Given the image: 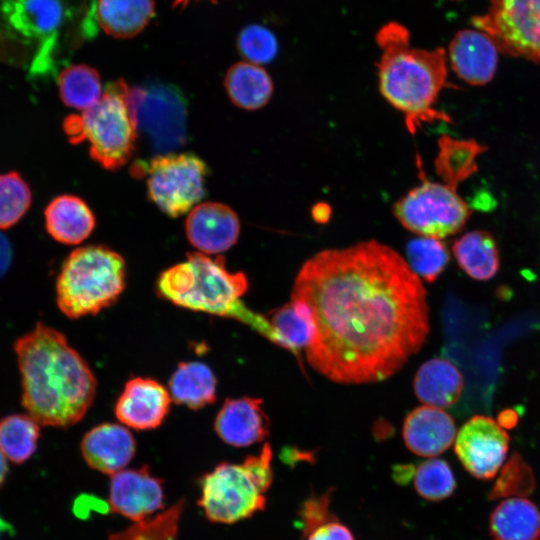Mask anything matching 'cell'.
Segmentation results:
<instances>
[{
	"instance_id": "cell-1",
	"label": "cell",
	"mask_w": 540,
	"mask_h": 540,
	"mask_svg": "<svg viewBox=\"0 0 540 540\" xmlns=\"http://www.w3.org/2000/svg\"><path fill=\"white\" fill-rule=\"evenodd\" d=\"M426 294L407 261L376 240L314 254L291 292L313 322L309 365L339 384L391 377L427 338Z\"/></svg>"
},
{
	"instance_id": "cell-2",
	"label": "cell",
	"mask_w": 540,
	"mask_h": 540,
	"mask_svg": "<svg viewBox=\"0 0 540 540\" xmlns=\"http://www.w3.org/2000/svg\"><path fill=\"white\" fill-rule=\"evenodd\" d=\"M21 376V403L39 424L67 428L91 407L97 379L88 363L57 329L38 322L14 342Z\"/></svg>"
},
{
	"instance_id": "cell-3",
	"label": "cell",
	"mask_w": 540,
	"mask_h": 540,
	"mask_svg": "<svg viewBox=\"0 0 540 540\" xmlns=\"http://www.w3.org/2000/svg\"><path fill=\"white\" fill-rule=\"evenodd\" d=\"M409 40L408 30L396 22L384 25L376 35L382 51L378 63L380 93L404 114L408 130L414 133L423 122H450V118L434 109L447 79L445 50L412 48Z\"/></svg>"
},
{
	"instance_id": "cell-4",
	"label": "cell",
	"mask_w": 540,
	"mask_h": 540,
	"mask_svg": "<svg viewBox=\"0 0 540 540\" xmlns=\"http://www.w3.org/2000/svg\"><path fill=\"white\" fill-rule=\"evenodd\" d=\"M248 289L243 272H231L224 257L192 252L186 260L164 270L156 281L157 295L178 307L237 320L269 341L276 333L269 319L241 300Z\"/></svg>"
},
{
	"instance_id": "cell-5",
	"label": "cell",
	"mask_w": 540,
	"mask_h": 540,
	"mask_svg": "<svg viewBox=\"0 0 540 540\" xmlns=\"http://www.w3.org/2000/svg\"><path fill=\"white\" fill-rule=\"evenodd\" d=\"M124 258L103 245L83 246L65 259L56 280V302L71 319L96 315L125 289Z\"/></svg>"
},
{
	"instance_id": "cell-6",
	"label": "cell",
	"mask_w": 540,
	"mask_h": 540,
	"mask_svg": "<svg viewBox=\"0 0 540 540\" xmlns=\"http://www.w3.org/2000/svg\"><path fill=\"white\" fill-rule=\"evenodd\" d=\"M128 89L122 79L109 83L97 103L63 122L68 140L87 141L91 158L107 170L126 164L136 148L138 133L127 104Z\"/></svg>"
},
{
	"instance_id": "cell-7",
	"label": "cell",
	"mask_w": 540,
	"mask_h": 540,
	"mask_svg": "<svg viewBox=\"0 0 540 540\" xmlns=\"http://www.w3.org/2000/svg\"><path fill=\"white\" fill-rule=\"evenodd\" d=\"M127 104L137 133L157 155L174 153L187 141V100L172 84L154 82L129 87Z\"/></svg>"
},
{
	"instance_id": "cell-8",
	"label": "cell",
	"mask_w": 540,
	"mask_h": 540,
	"mask_svg": "<svg viewBox=\"0 0 540 540\" xmlns=\"http://www.w3.org/2000/svg\"><path fill=\"white\" fill-rule=\"evenodd\" d=\"M142 172L147 174L150 200L169 217L190 212L206 194L209 168L193 153L156 155Z\"/></svg>"
},
{
	"instance_id": "cell-9",
	"label": "cell",
	"mask_w": 540,
	"mask_h": 540,
	"mask_svg": "<svg viewBox=\"0 0 540 540\" xmlns=\"http://www.w3.org/2000/svg\"><path fill=\"white\" fill-rule=\"evenodd\" d=\"M397 220L412 233L437 239L457 233L470 211L456 188L423 180L393 206Z\"/></svg>"
},
{
	"instance_id": "cell-10",
	"label": "cell",
	"mask_w": 540,
	"mask_h": 540,
	"mask_svg": "<svg viewBox=\"0 0 540 540\" xmlns=\"http://www.w3.org/2000/svg\"><path fill=\"white\" fill-rule=\"evenodd\" d=\"M198 506L212 523L233 524L252 517L266 506L262 494L242 464L221 462L200 481Z\"/></svg>"
},
{
	"instance_id": "cell-11",
	"label": "cell",
	"mask_w": 540,
	"mask_h": 540,
	"mask_svg": "<svg viewBox=\"0 0 540 540\" xmlns=\"http://www.w3.org/2000/svg\"><path fill=\"white\" fill-rule=\"evenodd\" d=\"M471 23L498 51L540 63V0H489L486 13Z\"/></svg>"
},
{
	"instance_id": "cell-12",
	"label": "cell",
	"mask_w": 540,
	"mask_h": 540,
	"mask_svg": "<svg viewBox=\"0 0 540 540\" xmlns=\"http://www.w3.org/2000/svg\"><path fill=\"white\" fill-rule=\"evenodd\" d=\"M67 17L64 0H0L4 26L23 39L39 43L33 64L38 72L51 69L57 39Z\"/></svg>"
},
{
	"instance_id": "cell-13",
	"label": "cell",
	"mask_w": 540,
	"mask_h": 540,
	"mask_svg": "<svg viewBox=\"0 0 540 540\" xmlns=\"http://www.w3.org/2000/svg\"><path fill=\"white\" fill-rule=\"evenodd\" d=\"M455 453L463 467L478 479H491L506 459L509 436L493 419L476 415L459 430Z\"/></svg>"
},
{
	"instance_id": "cell-14",
	"label": "cell",
	"mask_w": 540,
	"mask_h": 540,
	"mask_svg": "<svg viewBox=\"0 0 540 540\" xmlns=\"http://www.w3.org/2000/svg\"><path fill=\"white\" fill-rule=\"evenodd\" d=\"M163 480L148 466L123 469L111 475L108 504L110 511L133 522L144 520L164 509Z\"/></svg>"
},
{
	"instance_id": "cell-15",
	"label": "cell",
	"mask_w": 540,
	"mask_h": 540,
	"mask_svg": "<svg viewBox=\"0 0 540 540\" xmlns=\"http://www.w3.org/2000/svg\"><path fill=\"white\" fill-rule=\"evenodd\" d=\"M185 233L198 252L219 254L237 243L240 222L231 207L219 202H204L189 212L185 221Z\"/></svg>"
},
{
	"instance_id": "cell-16",
	"label": "cell",
	"mask_w": 540,
	"mask_h": 540,
	"mask_svg": "<svg viewBox=\"0 0 540 540\" xmlns=\"http://www.w3.org/2000/svg\"><path fill=\"white\" fill-rule=\"evenodd\" d=\"M170 405V393L162 384L151 378L135 377L126 382L114 412L126 427L151 430L162 424Z\"/></svg>"
},
{
	"instance_id": "cell-17",
	"label": "cell",
	"mask_w": 540,
	"mask_h": 540,
	"mask_svg": "<svg viewBox=\"0 0 540 540\" xmlns=\"http://www.w3.org/2000/svg\"><path fill=\"white\" fill-rule=\"evenodd\" d=\"M80 450L86 464L98 472L113 475L132 460L136 441L126 426L102 423L82 438Z\"/></svg>"
},
{
	"instance_id": "cell-18",
	"label": "cell",
	"mask_w": 540,
	"mask_h": 540,
	"mask_svg": "<svg viewBox=\"0 0 540 540\" xmlns=\"http://www.w3.org/2000/svg\"><path fill=\"white\" fill-rule=\"evenodd\" d=\"M269 423L261 399H226L215 418L214 430L226 444L248 447L268 436Z\"/></svg>"
},
{
	"instance_id": "cell-19",
	"label": "cell",
	"mask_w": 540,
	"mask_h": 540,
	"mask_svg": "<svg viewBox=\"0 0 540 540\" xmlns=\"http://www.w3.org/2000/svg\"><path fill=\"white\" fill-rule=\"evenodd\" d=\"M402 436L412 453L435 457L455 441L456 425L451 415L443 409L423 405L406 416Z\"/></svg>"
},
{
	"instance_id": "cell-20",
	"label": "cell",
	"mask_w": 540,
	"mask_h": 540,
	"mask_svg": "<svg viewBox=\"0 0 540 540\" xmlns=\"http://www.w3.org/2000/svg\"><path fill=\"white\" fill-rule=\"evenodd\" d=\"M449 59L459 78L471 85H484L495 74L498 48L486 33L465 29L450 42Z\"/></svg>"
},
{
	"instance_id": "cell-21",
	"label": "cell",
	"mask_w": 540,
	"mask_h": 540,
	"mask_svg": "<svg viewBox=\"0 0 540 540\" xmlns=\"http://www.w3.org/2000/svg\"><path fill=\"white\" fill-rule=\"evenodd\" d=\"M45 227L59 243L77 245L89 237L95 216L84 200L74 195L55 197L45 208Z\"/></svg>"
},
{
	"instance_id": "cell-22",
	"label": "cell",
	"mask_w": 540,
	"mask_h": 540,
	"mask_svg": "<svg viewBox=\"0 0 540 540\" xmlns=\"http://www.w3.org/2000/svg\"><path fill=\"white\" fill-rule=\"evenodd\" d=\"M414 392L428 406L446 408L455 404L463 390V377L458 368L443 358L424 362L414 377Z\"/></svg>"
},
{
	"instance_id": "cell-23",
	"label": "cell",
	"mask_w": 540,
	"mask_h": 540,
	"mask_svg": "<svg viewBox=\"0 0 540 540\" xmlns=\"http://www.w3.org/2000/svg\"><path fill=\"white\" fill-rule=\"evenodd\" d=\"M492 540H540V511L525 497L503 499L489 517Z\"/></svg>"
},
{
	"instance_id": "cell-24",
	"label": "cell",
	"mask_w": 540,
	"mask_h": 540,
	"mask_svg": "<svg viewBox=\"0 0 540 540\" xmlns=\"http://www.w3.org/2000/svg\"><path fill=\"white\" fill-rule=\"evenodd\" d=\"M154 15V0H98L95 7L101 29L115 38L136 36Z\"/></svg>"
},
{
	"instance_id": "cell-25",
	"label": "cell",
	"mask_w": 540,
	"mask_h": 540,
	"mask_svg": "<svg viewBox=\"0 0 540 540\" xmlns=\"http://www.w3.org/2000/svg\"><path fill=\"white\" fill-rule=\"evenodd\" d=\"M224 86L230 101L244 110H257L265 106L274 89L267 71L247 61L238 62L227 70Z\"/></svg>"
},
{
	"instance_id": "cell-26",
	"label": "cell",
	"mask_w": 540,
	"mask_h": 540,
	"mask_svg": "<svg viewBox=\"0 0 540 540\" xmlns=\"http://www.w3.org/2000/svg\"><path fill=\"white\" fill-rule=\"evenodd\" d=\"M171 399L197 410L216 401V377L204 363L180 362L169 380Z\"/></svg>"
},
{
	"instance_id": "cell-27",
	"label": "cell",
	"mask_w": 540,
	"mask_h": 540,
	"mask_svg": "<svg viewBox=\"0 0 540 540\" xmlns=\"http://www.w3.org/2000/svg\"><path fill=\"white\" fill-rule=\"evenodd\" d=\"M452 249L460 268L476 280H488L499 269L496 242L486 231L476 230L462 235Z\"/></svg>"
},
{
	"instance_id": "cell-28",
	"label": "cell",
	"mask_w": 540,
	"mask_h": 540,
	"mask_svg": "<svg viewBox=\"0 0 540 540\" xmlns=\"http://www.w3.org/2000/svg\"><path fill=\"white\" fill-rule=\"evenodd\" d=\"M438 145L436 172L445 184L457 188L460 182L476 172V158L484 147L474 140H458L447 135L439 138Z\"/></svg>"
},
{
	"instance_id": "cell-29",
	"label": "cell",
	"mask_w": 540,
	"mask_h": 540,
	"mask_svg": "<svg viewBox=\"0 0 540 540\" xmlns=\"http://www.w3.org/2000/svg\"><path fill=\"white\" fill-rule=\"evenodd\" d=\"M269 317L278 338V346L299 358V350L306 349L313 334V322L306 305L291 300L272 310Z\"/></svg>"
},
{
	"instance_id": "cell-30",
	"label": "cell",
	"mask_w": 540,
	"mask_h": 540,
	"mask_svg": "<svg viewBox=\"0 0 540 540\" xmlns=\"http://www.w3.org/2000/svg\"><path fill=\"white\" fill-rule=\"evenodd\" d=\"M58 87L62 102L81 111L92 107L103 94L98 71L85 64L63 69L58 76Z\"/></svg>"
},
{
	"instance_id": "cell-31",
	"label": "cell",
	"mask_w": 540,
	"mask_h": 540,
	"mask_svg": "<svg viewBox=\"0 0 540 540\" xmlns=\"http://www.w3.org/2000/svg\"><path fill=\"white\" fill-rule=\"evenodd\" d=\"M39 438L40 424L29 414H11L0 420V451L15 464L35 453Z\"/></svg>"
},
{
	"instance_id": "cell-32",
	"label": "cell",
	"mask_w": 540,
	"mask_h": 540,
	"mask_svg": "<svg viewBox=\"0 0 540 540\" xmlns=\"http://www.w3.org/2000/svg\"><path fill=\"white\" fill-rule=\"evenodd\" d=\"M407 263L411 270L427 282L435 281L449 261V252L441 239L420 236L406 246Z\"/></svg>"
},
{
	"instance_id": "cell-33",
	"label": "cell",
	"mask_w": 540,
	"mask_h": 540,
	"mask_svg": "<svg viewBox=\"0 0 540 540\" xmlns=\"http://www.w3.org/2000/svg\"><path fill=\"white\" fill-rule=\"evenodd\" d=\"M185 501H177L155 517L134 522L126 529L110 534L108 540H177L178 523Z\"/></svg>"
},
{
	"instance_id": "cell-34",
	"label": "cell",
	"mask_w": 540,
	"mask_h": 540,
	"mask_svg": "<svg viewBox=\"0 0 540 540\" xmlns=\"http://www.w3.org/2000/svg\"><path fill=\"white\" fill-rule=\"evenodd\" d=\"M414 487L420 497L429 501H441L453 494L456 480L449 464L431 458L415 466Z\"/></svg>"
},
{
	"instance_id": "cell-35",
	"label": "cell",
	"mask_w": 540,
	"mask_h": 540,
	"mask_svg": "<svg viewBox=\"0 0 540 540\" xmlns=\"http://www.w3.org/2000/svg\"><path fill=\"white\" fill-rule=\"evenodd\" d=\"M31 201V190L20 174H0V229L14 226L28 211Z\"/></svg>"
},
{
	"instance_id": "cell-36",
	"label": "cell",
	"mask_w": 540,
	"mask_h": 540,
	"mask_svg": "<svg viewBox=\"0 0 540 540\" xmlns=\"http://www.w3.org/2000/svg\"><path fill=\"white\" fill-rule=\"evenodd\" d=\"M534 487L535 479L531 467L518 453H513L501 467L489 498L525 497Z\"/></svg>"
},
{
	"instance_id": "cell-37",
	"label": "cell",
	"mask_w": 540,
	"mask_h": 540,
	"mask_svg": "<svg viewBox=\"0 0 540 540\" xmlns=\"http://www.w3.org/2000/svg\"><path fill=\"white\" fill-rule=\"evenodd\" d=\"M237 48L247 62L261 65L275 58L278 44L275 35L269 29L260 25H250L240 32Z\"/></svg>"
},
{
	"instance_id": "cell-38",
	"label": "cell",
	"mask_w": 540,
	"mask_h": 540,
	"mask_svg": "<svg viewBox=\"0 0 540 540\" xmlns=\"http://www.w3.org/2000/svg\"><path fill=\"white\" fill-rule=\"evenodd\" d=\"M331 491H327L318 496H310L300 507L299 520L303 538L319 528L320 526L336 520L330 512Z\"/></svg>"
},
{
	"instance_id": "cell-39",
	"label": "cell",
	"mask_w": 540,
	"mask_h": 540,
	"mask_svg": "<svg viewBox=\"0 0 540 540\" xmlns=\"http://www.w3.org/2000/svg\"><path fill=\"white\" fill-rule=\"evenodd\" d=\"M272 449L269 443H265L257 455L247 456L242 466L247 471L249 477L264 494L271 486L273 480V472L271 468Z\"/></svg>"
},
{
	"instance_id": "cell-40",
	"label": "cell",
	"mask_w": 540,
	"mask_h": 540,
	"mask_svg": "<svg viewBox=\"0 0 540 540\" xmlns=\"http://www.w3.org/2000/svg\"><path fill=\"white\" fill-rule=\"evenodd\" d=\"M307 540H354V537L347 526L334 520L311 532Z\"/></svg>"
},
{
	"instance_id": "cell-41",
	"label": "cell",
	"mask_w": 540,
	"mask_h": 540,
	"mask_svg": "<svg viewBox=\"0 0 540 540\" xmlns=\"http://www.w3.org/2000/svg\"><path fill=\"white\" fill-rule=\"evenodd\" d=\"M74 511L77 516L85 518L91 511L106 513L110 511V507L108 502H104L93 495H81L75 501Z\"/></svg>"
},
{
	"instance_id": "cell-42",
	"label": "cell",
	"mask_w": 540,
	"mask_h": 540,
	"mask_svg": "<svg viewBox=\"0 0 540 540\" xmlns=\"http://www.w3.org/2000/svg\"><path fill=\"white\" fill-rule=\"evenodd\" d=\"M13 259V250L8 238L0 232V278L9 270Z\"/></svg>"
},
{
	"instance_id": "cell-43",
	"label": "cell",
	"mask_w": 540,
	"mask_h": 540,
	"mask_svg": "<svg viewBox=\"0 0 540 540\" xmlns=\"http://www.w3.org/2000/svg\"><path fill=\"white\" fill-rule=\"evenodd\" d=\"M415 465L404 464L393 468V477L397 483L407 484L414 475Z\"/></svg>"
},
{
	"instance_id": "cell-44",
	"label": "cell",
	"mask_w": 540,
	"mask_h": 540,
	"mask_svg": "<svg viewBox=\"0 0 540 540\" xmlns=\"http://www.w3.org/2000/svg\"><path fill=\"white\" fill-rule=\"evenodd\" d=\"M518 421V415L515 410L507 409L498 415L497 423L504 429L513 428Z\"/></svg>"
},
{
	"instance_id": "cell-45",
	"label": "cell",
	"mask_w": 540,
	"mask_h": 540,
	"mask_svg": "<svg viewBox=\"0 0 540 540\" xmlns=\"http://www.w3.org/2000/svg\"><path fill=\"white\" fill-rule=\"evenodd\" d=\"M312 215L315 221L323 223L327 221L330 216V208L323 203L317 204L312 210Z\"/></svg>"
},
{
	"instance_id": "cell-46",
	"label": "cell",
	"mask_w": 540,
	"mask_h": 540,
	"mask_svg": "<svg viewBox=\"0 0 540 540\" xmlns=\"http://www.w3.org/2000/svg\"><path fill=\"white\" fill-rule=\"evenodd\" d=\"M7 474H8L7 458L0 451V487L4 483Z\"/></svg>"
},
{
	"instance_id": "cell-47",
	"label": "cell",
	"mask_w": 540,
	"mask_h": 540,
	"mask_svg": "<svg viewBox=\"0 0 540 540\" xmlns=\"http://www.w3.org/2000/svg\"><path fill=\"white\" fill-rule=\"evenodd\" d=\"M192 0H174L173 7L185 8ZM215 2V0H211Z\"/></svg>"
}]
</instances>
